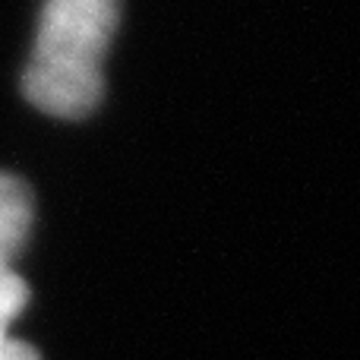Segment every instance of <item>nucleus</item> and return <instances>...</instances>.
I'll return each mask as SVG.
<instances>
[{"label": "nucleus", "instance_id": "nucleus-2", "mask_svg": "<svg viewBox=\"0 0 360 360\" xmlns=\"http://www.w3.org/2000/svg\"><path fill=\"white\" fill-rule=\"evenodd\" d=\"M32 215H35V202H32L29 186L19 177L0 171V272H6L13 256L22 250Z\"/></svg>", "mask_w": 360, "mask_h": 360}, {"label": "nucleus", "instance_id": "nucleus-1", "mask_svg": "<svg viewBox=\"0 0 360 360\" xmlns=\"http://www.w3.org/2000/svg\"><path fill=\"white\" fill-rule=\"evenodd\" d=\"M120 0H44L22 92L38 111L86 117L105 95V54Z\"/></svg>", "mask_w": 360, "mask_h": 360}, {"label": "nucleus", "instance_id": "nucleus-4", "mask_svg": "<svg viewBox=\"0 0 360 360\" xmlns=\"http://www.w3.org/2000/svg\"><path fill=\"white\" fill-rule=\"evenodd\" d=\"M0 360H38V354H35V348H32V345L13 342V338H10V345H6V351L0 354Z\"/></svg>", "mask_w": 360, "mask_h": 360}, {"label": "nucleus", "instance_id": "nucleus-3", "mask_svg": "<svg viewBox=\"0 0 360 360\" xmlns=\"http://www.w3.org/2000/svg\"><path fill=\"white\" fill-rule=\"evenodd\" d=\"M29 304V285H25L22 278H19L16 272H0V354L6 351V345H10V326L13 319L22 313V307Z\"/></svg>", "mask_w": 360, "mask_h": 360}]
</instances>
